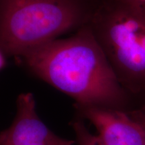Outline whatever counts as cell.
<instances>
[{
	"label": "cell",
	"mask_w": 145,
	"mask_h": 145,
	"mask_svg": "<svg viewBox=\"0 0 145 145\" xmlns=\"http://www.w3.org/2000/svg\"><path fill=\"white\" fill-rule=\"evenodd\" d=\"M33 73L67 94L75 106L128 111L130 94L121 85L89 23L22 55Z\"/></svg>",
	"instance_id": "cell-1"
},
{
	"label": "cell",
	"mask_w": 145,
	"mask_h": 145,
	"mask_svg": "<svg viewBox=\"0 0 145 145\" xmlns=\"http://www.w3.org/2000/svg\"><path fill=\"white\" fill-rule=\"evenodd\" d=\"M94 0H0V49L20 57L88 24Z\"/></svg>",
	"instance_id": "cell-2"
},
{
	"label": "cell",
	"mask_w": 145,
	"mask_h": 145,
	"mask_svg": "<svg viewBox=\"0 0 145 145\" xmlns=\"http://www.w3.org/2000/svg\"><path fill=\"white\" fill-rule=\"evenodd\" d=\"M89 25L123 88L145 95V21L115 0H96Z\"/></svg>",
	"instance_id": "cell-3"
},
{
	"label": "cell",
	"mask_w": 145,
	"mask_h": 145,
	"mask_svg": "<svg viewBox=\"0 0 145 145\" xmlns=\"http://www.w3.org/2000/svg\"><path fill=\"white\" fill-rule=\"evenodd\" d=\"M73 140L53 133L40 119L31 93L17 99V113L8 128L0 133V145H75Z\"/></svg>",
	"instance_id": "cell-4"
},
{
	"label": "cell",
	"mask_w": 145,
	"mask_h": 145,
	"mask_svg": "<svg viewBox=\"0 0 145 145\" xmlns=\"http://www.w3.org/2000/svg\"><path fill=\"white\" fill-rule=\"evenodd\" d=\"M81 118L95 127L106 145H145V130L128 111L75 106Z\"/></svg>",
	"instance_id": "cell-5"
},
{
	"label": "cell",
	"mask_w": 145,
	"mask_h": 145,
	"mask_svg": "<svg viewBox=\"0 0 145 145\" xmlns=\"http://www.w3.org/2000/svg\"><path fill=\"white\" fill-rule=\"evenodd\" d=\"M77 142L79 145H106L98 135H94L89 131L81 120L78 119L72 123Z\"/></svg>",
	"instance_id": "cell-6"
},
{
	"label": "cell",
	"mask_w": 145,
	"mask_h": 145,
	"mask_svg": "<svg viewBox=\"0 0 145 145\" xmlns=\"http://www.w3.org/2000/svg\"><path fill=\"white\" fill-rule=\"evenodd\" d=\"M145 21V0H115Z\"/></svg>",
	"instance_id": "cell-7"
},
{
	"label": "cell",
	"mask_w": 145,
	"mask_h": 145,
	"mask_svg": "<svg viewBox=\"0 0 145 145\" xmlns=\"http://www.w3.org/2000/svg\"><path fill=\"white\" fill-rule=\"evenodd\" d=\"M128 113L135 120L138 122L145 130V116L142 115L137 109L128 111Z\"/></svg>",
	"instance_id": "cell-8"
},
{
	"label": "cell",
	"mask_w": 145,
	"mask_h": 145,
	"mask_svg": "<svg viewBox=\"0 0 145 145\" xmlns=\"http://www.w3.org/2000/svg\"><path fill=\"white\" fill-rule=\"evenodd\" d=\"M5 65V59L3 55V52L0 49V69L3 67Z\"/></svg>",
	"instance_id": "cell-9"
},
{
	"label": "cell",
	"mask_w": 145,
	"mask_h": 145,
	"mask_svg": "<svg viewBox=\"0 0 145 145\" xmlns=\"http://www.w3.org/2000/svg\"><path fill=\"white\" fill-rule=\"evenodd\" d=\"M137 110H138V111L140 112V113L142 114V115L145 116V104H144V105H143V106H142V107H141V108L137 109Z\"/></svg>",
	"instance_id": "cell-10"
}]
</instances>
